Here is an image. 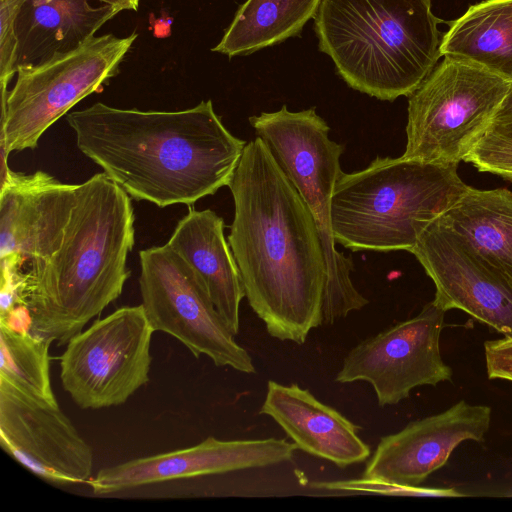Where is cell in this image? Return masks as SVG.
<instances>
[{
    "instance_id": "obj_20",
    "label": "cell",
    "mask_w": 512,
    "mask_h": 512,
    "mask_svg": "<svg viewBox=\"0 0 512 512\" xmlns=\"http://www.w3.org/2000/svg\"><path fill=\"white\" fill-rule=\"evenodd\" d=\"M437 220L512 284V191L469 186Z\"/></svg>"
},
{
    "instance_id": "obj_13",
    "label": "cell",
    "mask_w": 512,
    "mask_h": 512,
    "mask_svg": "<svg viewBox=\"0 0 512 512\" xmlns=\"http://www.w3.org/2000/svg\"><path fill=\"white\" fill-rule=\"evenodd\" d=\"M410 252L434 282L438 307L460 309L504 336L512 335V284L437 219Z\"/></svg>"
},
{
    "instance_id": "obj_11",
    "label": "cell",
    "mask_w": 512,
    "mask_h": 512,
    "mask_svg": "<svg viewBox=\"0 0 512 512\" xmlns=\"http://www.w3.org/2000/svg\"><path fill=\"white\" fill-rule=\"evenodd\" d=\"M444 315L432 300L415 317L363 340L348 352L335 381H365L386 406L406 399L415 387L450 380L452 370L440 353Z\"/></svg>"
},
{
    "instance_id": "obj_23",
    "label": "cell",
    "mask_w": 512,
    "mask_h": 512,
    "mask_svg": "<svg viewBox=\"0 0 512 512\" xmlns=\"http://www.w3.org/2000/svg\"><path fill=\"white\" fill-rule=\"evenodd\" d=\"M0 379L22 392L57 405L50 380L49 347L53 340L0 323Z\"/></svg>"
},
{
    "instance_id": "obj_22",
    "label": "cell",
    "mask_w": 512,
    "mask_h": 512,
    "mask_svg": "<svg viewBox=\"0 0 512 512\" xmlns=\"http://www.w3.org/2000/svg\"><path fill=\"white\" fill-rule=\"evenodd\" d=\"M321 0H247L212 51L229 58L249 55L299 36Z\"/></svg>"
},
{
    "instance_id": "obj_15",
    "label": "cell",
    "mask_w": 512,
    "mask_h": 512,
    "mask_svg": "<svg viewBox=\"0 0 512 512\" xmlns=\"http://www.w3.org/2000/svg\"><path fill=\"white\" fill-rule=\"evenodd\" d=\"M491 422V408L460 400L445 411L408 423L383 436L363 477L417 487L444 466L463 441L481 442Z\"/></svg>"
},
{
    "instance_id": "obj_9",
    "label": "cell",
    "mask_w": 512,
    "mask_h": 512,
    "mask_svg": "<svg viewBox=\"0 0 512 512\" xmlns=\"http://www.w3.org/2000/svg\"><path fill=\"white\" fill-rule=\"evenodd\" d=\"M154 332L142 305L95 321L68 341L60 357L64 390L82 409L125 403L149 381Z\"/></svg>"
},
{
    "instance_id": "obj_19",
    "label": "cell",
    "mask_w": 512,
    "mask_h": 512,
    "mask_svg": "<svg viewBox=\"0 0 512 512\" xmlns=\"http://www.w3.org/2000/svg\"><path fill=\"white\" fill-rule=\"evenodd\" d=\"M117 13L109 5L93 7L88 0H25L15 20L17 67L75 50Z\"/></svg>"
},
{
    "instance_id": "obj_8",
    "label": "cell",
    "mask_w": 512,
    "mask_h": 512,
    "mask_svg": "<svg viewBox=\"0 0 512 512\" xmlns=\"http://www.w3.org/2000/svg\"><path fill=\"white\" fill-rule=\"evenodd\" d=\"M512 82L444 57L408 96L403 157L437 164L464 161Z\"/></svg>"
},
{
    "instance_id": "obj_27",
    "label": "cell",
    "mask_w": 512,
    "mask_h": 512,
    "mask_svg": "<svg viewBox=\"0 0 512 512\" xmlns=\"http://www.w3.org/2000/svg\"><path fill=\"white\" fill-rule=\"evenodd\" d=\"M489 379L512 381V335L484 343Z\"/></svg>"
},
{
    "instance_id": "obj_21",
    "label": "cell",
    "mask_w": 512,
    "mask_h": 512,
    "mask_svg": "<svg viewBox=\"0 0 512 512\" xmlns=\"http://www.w3.org/2000/svg\"><path fill=\"white\" fill-rule=\"evenodd\" d=\"M440 54L512 82V0L470 6L442 37Z\"/></svg>"
},
{
    "instance_id": "obj_16",
    "label": "cell",
    "mask_w": 512,
    "mask_h": 512,
    "mask_svg": "<svg viewBox=\"0 0 512 512\" xmlns=\"http://www.w3.org/2000/svg\"><path fill=\"white\" fill-rule=\"evenodd\" d=\"M0 184V258L24 261L50 256L60 245L79 184L62 183L44 171H10Z\"/></svg>"
},
{
    "instance_id": "obj_7",
    "label": "cell",
    "mask_w": 512,
    "mask_h": 512,
    "mask_svg": "<svg viewBox=\"0 0 512 512\" xmlns=\"http://www.w3.org/2000/svg\"><path fill=\"white\" fill-rule=\"evenodd\" d=\"M136 38L94 36L75 50L18 67L13 88L1 92L0 149H35L50 126L116 74Z\"/></svg>"
},
{
    "instance_id": "obj_3",
    "label": "cell",
    "mask_w": 512,
    "mask_h": 512,
    "mask_svg": "<svg viewBox=\"0 0 512 512\" xmlns=\"http://www.w3.org/2000/svg\"><path fill=\"white\" fill-rule=\"evenodd\" d=\"M134 220L131 197L104 172L79 184L59 247L21 274L32 333L66 345L122 294Z\"/></svg>"
},
{
    "instance_id": "obj_10",
    "label": "cell",
    "mask_w": 512,
    "mask_h": 512,
    "mask_svg": "<svg viewBox=\"0 0 512 512\" xmlns=\"http://www.w3.org/2000/svg\"><path fill=\"white\" fill-rule=\"evenodd\" d=\"M142 307L154 331L178 339L196 357L218 367L255 373L252 357L215 308L206 290L167 244L139 252Z\"/></svg>"
},
{
    "instance_id": "obj_24",
    "label": "cell",
    "mask_w": 512,
    "mask_h": 512,
    "mask_svg": "<svg viewBox=\"0 0 512 512\" xmlns=\"http://www.w3.org/2000/svg\"><path fill=\"white\" fill-rule=\"evenodd\" d=\"M464 161L512 181V83Z\"/></svg>"
},
{
    "instance_id": "obj_6",
    "label": "cell",
    "mask_w": 512,
    "mask_h": 512,
    "mask_svg": "<svg viewBox=\"0 0 512 512\" xmlns=\"http://www.w3.org/2000/svg\"><path fill=\"white\" fill-rule=\"evenodd\" d=\"M249 122L317 224L327 265L322 320L333 324L369 302L353 285V261L337 251L331 231L330 205L343 173V146L329 138L330 128L314 108L292 112L283 105L278 111L251 116Z\"/></svg>"
},
{
    "instance_id": "obj_12",
    "label": "cell",
    "mask_w": 512,
    "mask_h": 512,
    "mask_svg": "<svg viewBox=\"0 0 512 512\" xmlns=\"http://www.w3.org/2000/svg\"><path fill=\"white\" fill-rule=\"evenodd\" d=\"M2 449L41 479L54 484L87 483L93 451L70 419L53 405L0 379Z\"/></svg>"
},
{
    "instance_id": "obj_17",
    "label": "cell",
    "mask_w": 512,
    "mask_h": 512,
    "mask_svg": "<svg viewBox=\"0 0 512 512\" xmlns=\"http://www.w3.org/2000/svg\"><path fill=\"white\" fill-rule=\"evenodd\" d=\"M260 413L271 417L298 449L340 468L370 457L371 449L359 437L358 425L295 383L268 381Z\"/></svg>"
},
{
    "instance_id": "obj_4",
    "label": "cell",
    "mask_w": 512,
    "mask_h": 512,
    "mask_svg": "<svg viewBox=\"0 0 512 512\" xmlns=\"http://www.w3.org/2000/svg\"><path fill=\"white\" fill-rule=\"evenodd\" d=\"M431 0H321L318 48L354 90L379 100L410 96L441 56Z\"/></svg>"
},
{
    "instance_id": "obj_2",
    "label": "cell",
    "mask_w": 512,
    "mask_h": 512,
    "mask_svg": "<svg viewBox=\"0 0 512 512\" xmlns=\"http://www.w3.org/2000/svg\"><path fill=\"white\" fill-rule=\"evenodd\" d=\"M66 120L82 154L131 198L160 208L192 205L229 186L247 144L226 129L211 100L180 111L97 102Z\"/></svg>"
},
{
    "instance_id": "obj_25",
    "label": "cell",
    "mask_w": 512,
    "mask_h": 512,
    "mask_svg": "<svg viewBox=\"0 0 512 512\" xmlns=\"http://www.w3.org/2000/svg\"><path fill=\"white\" fill-rule=\"evenodd\" d=\"M25 0H0V85L6 91L17 73L18 38L15 20Z\"/></svg>"
},
{
    "instance_id": "obj_14",
    "label": "cell",
    "mask_w": 512,
    "mask_h": 512,
    "mask_svg": "<svg viewBox=\"0 0 512 512\" xmlns=\"http://www.w3.org/2000/svg\"><path fill=\"white\" fill-rule=\"evenodd\" d=\"M297 446L285 439L219 440L208 437L183 449L107 466L88 480L107 496L146 485L259 468L290 461Z\"/></svg>"
},
{
    "instance_id": "obj_5",
    "label": "cell",
    "mask_w": 512,
    "mask_h": 512,
    "mask_svg": "<svg viewBox=\"0 0 512 512\" xmlns=\"http://www.w3.org/2000/svg\"><path fill=\"white\" fill-rule=\"evenodd\" d=\"M458 165L376 157L342 173L331 198L335 242L352 251L410 252L421 234L468 189Z\"/></svg>"
},
{
    "instance_id": "obj_28",
    "label": "cell",
    "mask_w": 512,
    "mask_h": 512,
    "mask_svg": "<svg viewBox=\"0 0 512 512\" xmlns=\"http://www.w3.org/2000/svg\"><path fill=\"white\" fill-rule=\"evenodd\" d=\"M105 5L112 6L119 12L122 10H137L139 0H99Z\"/></svg>"
},
{
    "instance_id": "obj_26",
    "label": "cell",
    "mask_w": 512,
    "mask_h": 512,
    "mask_svg": "<svg viewBox=\"0 0 512 512\" xmlns=\"http://www.w3.org/2000/svg\"><path fill=\"white\" fill-rule=\"evenodd\" d=\"M313 486L327 490L349 491V492H367L388 495H409V496H453L459 495L453 490H427L423 488L405 486L390 483L378 479L363 477L361 479H352L345 481L317 482Z\"/></svg>"
},
{
    "instance_id": "obj_1",
    "label": "cell",
    "mask_w": 512,
    "mask_h": 512,
    "mask_svg": "<svg viewBox=\"0 0 512 512\" xmlns=\"http://www.w3.org/2000/svg\"><path fill=\"white\" fill-rule=\"evenodd\" d=\"M228 187V243L245 297L272 337L301 345L323 324L327 265L317 224L259 137L246 144Z\"/></svg>"
},
{
    "instance_id": "obj_18",
    "label": "cell",
    "mask_w": 512,
    "mask_h": 512,
    "mask_svg": "<svg viewBox=\"0 0 512 512\" xmlns=\"http://www.w3.org/2000/svg\"><path fill=\"white\" fill-rule=\"evenodd\" d=\"M194 272L215 308L236 336L245 291L224 236V221L214 211L190 210L166 243Z\"/></svg>"
}]
</instances>
